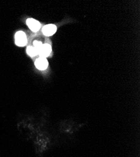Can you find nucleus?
Masks as SVG:
<instances>
[{
	"label": "nucleus",
	"mask_w": 140,
	"mask_h": 157,
	"mask_svg": "<svg viewBox=\"0 0 140 157\" xmlns=\"http://www.w3.org/2000/svg\"><path fill=\"white\" fill-rule=\"evenodd\" d=\"M15 44L18 47H24L27 44V35L23 32L19 31L15 34Z\"/></svg>",
	"instance_id": "1"
},
{
	"label": "nucleus",
	"mask_w": 140,
	"mask_h": 157,
	"mask_svg": "<svg viewBox=\"0 0 140 157\" xmlns=\"http://www.w3.org/2000/svg\"><path fill=\"white\" fill-rule=\"evenodd\" d=\"M38 51H39V55L40 57L46 58L50 56L51 52H52V47L48 44H42Z\"/></svg>",
	"instance_id": "2"
},
{
	"label": "nucleus",
	"mask_w": 140,
	"mask_h": 157,
	"mask_svg": "<svg viewBox=\"0 0 140 157\" xmlns=\"http://www.w3.org/2000/svg\"><path fill=\"white\" fill-rule=\"evenodd\" d=\"M27 24L29 29L34 32L39 31L41 27L40 23L33 18H28L27 20Z\"/></svg>",
	"instance_id": "3"
},
{
	"label": "nucleus",
	"mask_w": 140,
	"mask_h": 157,
	"mask_svg": "<svg viewBox=\"0 0 140 157\" xmlns=\"http://www.w3.org/2000/svg\"><path fill=\"white\" fill-rule=\"evenodd\" d=\"M35 65L36 67L40 71H44L47 69L48 62L46 58L39 57L37 59L35 62Z\"/></svg>",
	"instance_id": "4"
},
{
	"label": "nucleus",
	"mask_w": 140,
	"mask_h": 157,
	"mask_svg": "<svg viewBox=\"0 0 140 157\" xmlns=\"http://www.w3.org/2000/svg\"><path fill=\"white\" fill-rule=\"evenodd\" d=\"M57 31V27L53 24H48L45 25L43 27L42 32L44 35L50 36L53 35Z\"/></svg>",
	"instance_id": "5"
},
{
	"label": "nucleus",
	"mask_w": 140,
	"mask_h": 157,
	"mask_svg": "<svg viewBox=\"0 0 140 157\" xmlns=\"http://www.w3.org/2000/svg\"><path fill=\"white\" fill-rule=\"evenodd\" d=\"M27 53L30 57H35L36 56L39 55V52L38 50L32 46H29L27 48Z\"/></svg>",
	"instance_id": "6"
},
{
	"label": "nucleus",
	"mask_w": 140,
	"mask_h": 157,
	"mask_svg": "<svg viewBox=\"0 0 140 157\" xmlns=\"http://www.w3.org/2000/svg\"><path fill=\"white\" fill-rule=\"evenodd\" d=\"M42 44L40 41L35 40V41L33 42V47H35L37 50H39V48L42 46ZM38 52H39V51H38Z\"/></svg>",
	"instance_id": "7"
}]
</instances>
